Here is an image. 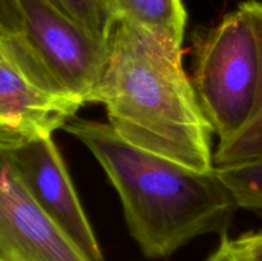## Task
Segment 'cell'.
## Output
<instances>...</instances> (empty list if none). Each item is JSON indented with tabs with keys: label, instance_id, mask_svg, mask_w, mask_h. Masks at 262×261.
<instances>
[{
	"label": "cell",
	"instance_id": "4fadbf2b",
	"mask_svg": "<svg viewBox=\"0 0 262 261\" xmlns=\"http://www.w3.org/2000/svg\"><path fill=\"white\" fill-rule=\"evenodd\" d=\"M233 243L246 261H262V230L242 234Z\"/></svg>",
	"mask_w": 262,
	"mask_h": 261
},
{
	"label": "cell",
	"instance_id": "30bf717a",
	"mask_svg": "<svg viewBox=\"0 0 262 261\" xmlns=\"http://www.w3.org/2000/svg\"><path fill=\"white\" fill-rule=\"evenodd\" d=\"M59 10L87 32L110 42L118 19L109 0H50Z\"/></svg>",
	"mask_w": 262,
	"mask_h": 261
},
{
	"label": "cell",
	"instance_id": "8fae6325",
	"mask_svg": "<svg viewBox=\"0 0 262 261\" xmlns=\"http://www.w3.org/2000/svg\"><path fill=\"white\" fill-rule=\"evenodd\" d=\"M262 158V118L225 143H217L214 166L232 165Z\"/></svg>",
	"mask_w": 262,
	"mask_h": 261
},
{
	"label": "cell",
	"instance_id": "5bb4252c",
	"mask_svg": "<svg viewBox=\"0 0 262 261\" xmlns=\"http://www.w3.org/2000/svg\"><path fill=\"white\" fill-rule=\"evenodd\" d=\"M206 261H246L234 247L233 240H230L227 234L222 235L219 246L216 250L207 257Z\"/></svg>",
	"mask_w": 262,
	"mask_h": 261
},
{
	"label": "cell",
	"instance_id": "9c48e42d",
	"mask_svg": "<svg viewBox=\"0 0 262 261\" xmlns=\"http://www.w3.org/2000/svg\"><path fill=\"white\" fill-rule=\"evenodd\" d=\"M215 171L234 197L238 207L262 216V158L215 166Z\"/></svg>",
	"mask_w": 262,
	"mask_h": 261
},
{
	"label": "cell",
	"instance_id": "7c38bea8",
	"mask_svg": "<svg viewBox=\"0 0 262 261\" xmlns=\"http://www.w3.org/2000/svg\"><path fill=\"white\" fill-rule=\"evenodd\" d=\"M0 35H22L19 0H0Z\"/></svg>",
	"mask_w": 262,
	"mask_h": 261
},
{
	"label": "cell",
	"instance_id": "7a4b0ae2",
	"mask_svg": "<svg viewBox=\"0 0 262 261\" xmlns=\"http://www.w3.org/2000/svg\"><path fill=\"white\" fill-rule=\"evenodd\" d=\"M63 128L102 166L146 257H169L200 235L227 234L238 205L215 168L197 171L137 147L109 123L73 118Z\"/></svg>",
	"mask_w": 262,
	"mask_h": 261
},
{
	"label": "cell",
	"instance_id": "ba28073f",
	"mask_svg": "<svg viewBox=\"0 0 262 261\" xmlns=\"http://www.w3.org/2000/svg\"><path fill=\"white\" fill-rule=\"evenodd\" d=\"M118 22L168 36L183 44L187 23L182 0H109Z\"/></svg>",
	"mask_w": 262,
	"mask_h": 261
},
{
	"label": "cell",
	"instance_id": "277c9868",
	"mask_svg": "<svg viewBox=\"0 0 262 261\" xmlns=\"http://www.w3.org/2000/svg\"><path fill=\"white\" fill-rule=\"evenodd\" d=\"M26 48L51 86L82 104L91 102L104 73L110 42H104L50 0H19Z\"/></svg>",
	"mask_w": 262,
	"mask_h": 261
},
{
	"label": "cell",
	"instance_id": "52a82bcc",
	"mask_svg": "<svg viewBox=\"0 0 262 261\" xmlns=\"http://www.w3.org/2000/svg\"><path fill=\"white\" fill-rule=\"evenodd\" d=\"M20 178L49 217L95 261H106L51 135L8 145Z\"/></svg>",
	"mask_w": 262,
	"mask_h": 261
},
{
	"label": "cell",
	"instance_id": "8992f818",
	"mask_svg": "<svg viewBox=\"0 0 262 261\" xmlns=\"http://www.w3.org/2000/svg\"><path fill=\"white\" fill-rule=\"evenodd\" d=\"M0 142V260L95 261L41 209Z\"/></svg>",
	"mask_w": 262,
	"mask_h": 261
},
{
	"label": "cell",
	"instance_id": "6da1fadb",
	"mask_svg": "<svg viewBox=\"0 0 262 261\" xmlns=\"http://www.w3.org/2000/svg\"><path fill=\"white\" fill-rule=\"evenodd\" d=\"M91 102L132 145L197 171L215 168L211 125L173 38L118 22Z\"/></svg>",
	"mask_w": 262,
	"mask_h": 261
},
{
	"label": "cell",
	"instance_id": "9a60e30c",
	"mask_svg": "<svg viewBox=\"0 0 262 261\" xmlns=\"http://www.w3.org/2000/svg\"><path fill=\"white\" fill-rule=\"evenodd\" d=\"M0 261H4V260H0Z\"/></svg>",
	"mask_w": 262,
	"mask_h": 261
},
{
	"label": "cell",
	"instance_id": "3957f363",
	"mask_svg": "<svg viewBox=\"0 0 262 261\" xmlns=\"http://www.w3.org/2000/svg\"><path fill=\"white\" fill-rule=\"evenodd\" d=\"M192 83L217 143L262 118V2L239 4L197 41Z\"/></svg>",
	"mask_w": 262,
	"mask_h": 261
},
{
	"label": "cell",
	"instance_id": "5b68a950",
	"mask_svg": "<svg viewBox=\"0 0 262 261\" xmlns=\"http://www.w3.org/2000/svg\"><path fill=\"white\" fill-rule=\"evenodd\" d=\"M82 105L51 86L20 35H0V142L53 135Z\"/></svg>",
	"mask_w": 262,
	"mask_h": 261
}]
</instances>
